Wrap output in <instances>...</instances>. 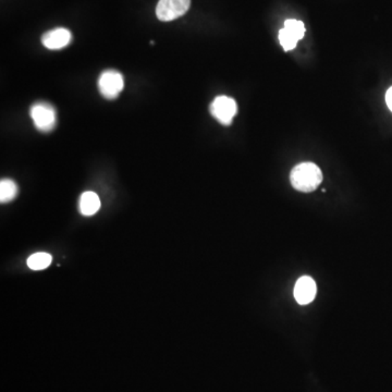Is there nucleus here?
<instances>
[{
    "instance_id": "obj_3",
    "label": "nucleus",
    "mask_w": 392,
    "mask_h": 392,
    "mask_svg": "<svg viewBox=\"0 0 392 392\" xmlns=\"http://www.w3.org/2000/svg\"><path fill=\"white\" fill-rule=\"evenodd\" d=\"M125 87V80L121 73L118 71H104L101 73L99 80V89L101 95L107 99H114L119 96Z\"/></svg>"
},
{
    "instance_id": "obj_7",
    "label": "nucleus",
    "mask_w": 392,
    "mask_h": 392,
    "mask_svg": "<svg viewBox=\"0 0 392 392\" xmlns=\"http://www.w3.org/2000/svg\"><path fill=\"white\" fill-rule=\"evenodd\" d=\"M317 287L315 281L309 276L301 277L294 287V298L301 305H307L315 299Z\"/></svg>"
},
{
    "instance_id": "obj_13",
    "label": "nucleus",
    "mask_w": 392,
    "mask_h": 392,
    "mask_svg": "<svg viewBox=\"0 0 392 392\" xmlns=\"http://www.w3.org/2000/svg\"><path fill=\"white\" fill-rule=\"evenodd\" d=\"M386 101H387L388 107L392 112V87L388 90L387 95H386Z\"/></svg>"
},
{
    "instance_id": "obj_2",
    "label": "nucleus",
    "mask_w": 392,
    "mask_h": 392,
    "mask_svg": "<svg viewBox=\"0 0 392 392\" xmlns=\"http://www.w3.org/2000/svg\"><path fill=\"white\" fill-rule=\"evenodd\" d=\"M30 116L37 130L50 132L57 125V114L52 105L44 101L35 103L30 110Z\"/></svg>"
},
{
    "instance_id": "obj_9",
    "label": "nucleus",
    "mask_w": 392,
    "mask_h": 392,
    "mask_svg": "<svg viewBox=\"0 0 392 392\" xmlns=\"http://www.w3.org/2000/svg\"><path fill=\"white\" fill-rule=\"evenodd\" d=\"M18 194V187L12 180L5 179L0 182V202L8 203L16 198Z\"/></svg>"
},
{
    "instance_id": "obj_8",
    "label": "nucleus",
    "mask_w": 392,
    "mask_h": 392,
    "mask_svg": "<svg viewBox=\"0 0 392 392\" xmlns=\"http://www.w3.org/2000/svg\"><path fill=\"white\" fill-rule=\"evenodd\" d=\"M101 200L96 193L87 191L81 195L80 211L82 215L93 216L99 211L101 208Z\"/></svg>"
},
{
    "instance_id": "obj_1",
    "label": "nucleus",
    "mask_w": 392,
    "mask_h": 392,
    "mask_svg": "<svg viewBox=\"0 0 392 392\" xmlns=\"http://www.w3.org/2000/svg\"><path fill=\"white\" fill-rule=\"evenodd\" d=\"M290 181L292 187L300 192H313L322 183V170L313 163H302L292 169Z\"/></svg>"
},
{
    "instance_id": "obj_5",
    "label": "nucleus",
    "mask_w": 392,
    "mask_h": 392,
    "mask_svg": "<svg viewBox=\"0 0 392 392\" xmlns=\"http://www.w3.org/2000/svg\"><path fill=\"white\" fill-rule=\"evenodd\" d=\"M236 112H238V106H236V101L225 95L216 97L215 101L211 105V112L213 117L218 120L221 125H231Z\"/></svg>"
},
{
    "instance_id": "obj_4",
    "label": "nucleus",
    "mask_w": 392,
    "mask_h": 392,
    "mask_svg": "<svg viewBox=\"0 0 392 392\" xmlns=\"http://www.w3.org/2000/svg\"><path fill=\"white\" fill-rule=\"evenodd\" d=\"M190 6L191 0H159L156 7L157 18L163 22L174 21L185 16Z\"/></svg>"
},
{
    "instance_id": "obj_11",
    "label": "nucleus",
    "mask_w": 392,
    "mask_h": 392,
    "mask_svg": "<svg viewBox=\"0 0 392 392\" xmlns=\"http://www.w3.org/2000/svg\"><path fill=\"white\" fill-rule=\"evenodd\" d=\"M283 29L292 34L298 41L303 39L304 34H305V28H304L303 22L298 21V20H294V19L287 20L285 22V28Z\"/></svg>"
},
{
    "instance_id": "obj_12",
    "label": "nucleus",
    "mask_w": 392,
    "mask_h": 392,
    "mask_svg": "<svg viewBox=\"0 0 392 392\" xmlns=\"http://www.w3.org/2000/svg\"><path fill=\"white\" fill-rule=\"evenodd\" d=\"M279 42H280L281 46L283 47V50L289 52V50L296 48V44H298L299 41L292 34L289 33L287 30L282 29L279 31Z\"/></svg>"
},
{
    "instance_id": "obj_6",
    "label": "nucleus",
    "mask_w": 392,
    "mask_h": 392,
    "mask_svg": "<svg viewBox=\"0 0 392 392\" xmlns=\"http://www.w3.org/2000/svg\"><path fill=\"white\" fill-rule=\"evenodd\" d=\"M71 41H72V34L69 30L63 28L46 32L42 37V44L47 50H63L70 44Z\"/></svg>"
},
{
    "instance_id": "obj_10",
    "label": "nucleus",
    "mask_w": 392,
    "mask_h": 392,
    "mask_svg": "<svg viewBox=\"0 0 392 392\" xmlns=\"http://www.w3.org/2000/svg\"><path fill=\"white\" fill-rule=\"evenodd\" d=\"M52 256L48 253L39 252L32 255L28 260V266L32 270H42L52 264Z\"/></svg>"
}]
</instances>
